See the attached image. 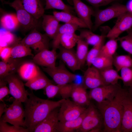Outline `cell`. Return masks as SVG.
I'll use <instances>...</instances> for the list:
<instances>
[{"label":"cell","instance_id":"27","mask_svg":"<svg viewBox=\"0 0 132 132\" xmlns=\"http://www.w3.org/2000/svg\"><path fill=\"white\" fill-rule=\"evenodd\" d=\"M80 28L77 25L68 23L60 25L53 39L52 43L53 49H56L60 47V39L63 34L67 33H75Z\"/></svg>","mask_w":132,"mask_h":132},{"label":"cell","instance_id":"39","mask_svg":"<svg viewBox=\"0 0 132 132\" xmlns=\"http://www.w3.org/2000/svg\"><path fill=\"white\" fill-rule=\"evenodd\" d=\"M127 34L117 39L119 41L121 46L125 51L132 55V29L127 31Z\"/></svg>","mask_w":132,"mask_h":132},{"label":"cell","instance_id":"6","mask_svg":"<svg viewBox=\"0 0 132 132\" xmlns=\"http://www.w3.org/2000/svg\"><path fill=\"white\" fill-rule=\"evenodd\" d=\"M3 3L9 5L15 10L20 24L25 29L33 30L37 27L38 19H35L25 9L21 0H15L12 2L5 1Z\"/></svg>","mask_w":132,"mask_h":132},{"label":"cell","instance_id":"48","mask_svg":"<svg viewBox=\"0 0 132 132\" xmlns=\"http://www.w3.org/2000/svg\"><path fill=\"white\" fill-rule=\"evenodd\" d=\"M6 106L5 104L2 102L0 104V117L2 116L3 114L4 113L5 109Z\"/></svg>","mask_w":132,"mask_h":132},{"label":"cell","instance_id":"3","mask_svg":"<svg viewBox=\"0 0 132 132\" xmlns=\"http://www.w3.org/2000/svg\"><path fill=\"white\" fill-rule=\"evenodd\" d=\"M128 11L126 6L119 3H114L104 9L97 10L93 15L95 19L92 30L95 31L105 22Z\"/></svg>","mask_w":132,"mask_h":132},{"label":"cell","instance_id":"19","mask_svg":"<svg viewBox=\"0 0 132 132\" xmlns=\"http://www.w3.org/2000/svg\"><path fill=\"white\" fill-rule=\"evenodd\" d=\"M86 89L83 85L75 84L70 97L73 101L79 105L88 106L90 104V99Z\"/></svg>","mask_w":132,"mask_h":132},{"label":"cell","instance_id":"51","mask_svg":"<svg viewBox=\"0 0 132 132\" xmlns=\"http://www.w3.org/2000/svg\"><path fill=\"white\" fill-rule=\"evenodd\" d=\"M1 1L3 3L4 1H5L4 0H1Z\"/></svg>","mask_w":132,"mask_h":132},{"label":"cell","instance_id":"46","mask_svg":"<svg viewBox=\"0 0 132 132\" xmlns=\"http://www.w3.org/2000/svg\"><path fill=\"white\" fill-rule=\"evenodd\" d=\"M93 6L96 8L106 6L115 1L123 0H85Z\"/></svg>","mask_w":132,"mask_h":132},{"label":"cell","instance_id":"50","mask_svg":"<svg viewBox=\"0 0 132 132\" xmlns=\"http://www.w3.org/2000/svg\"><path fill=\"white\" fill-rule=\"evenodd\" d=\"M128 91L130 96L132 99V87L129 88Z\"/></svg>","mask_w":132,"mask_h":132},{"label":"cell","instance_id":"43","mask_svg":"<svg viewBox=\"0 0 132 132\" xmlns=\"http://www.w3.org/2000/svg\"><path fill=\"white\" fill-rule=\"evenodd\" d=\"M15 37L10 31H7L0 32V46H8L15 41Z\"/></svg>","mask_w":132,"mask_h":132},{"label":"cell","instance_id":"29","mask_svg":"<svg viewBox=\"0 0 132 132\" xmlns=\"http://www.w3.org/2000/svg\"><path fill=\"white\" fill-rule=\"evenodd\" d=\"M19 65L17 60L11 58L7 62L2 61L0 62V79H3L7 76L13 74L17 70Z\"/></svg>","mask_w":132,"mask_h":132},{"label":"cell","instance_id":"24","mask_svg":"<svg viewBox=\"0 0 132 132\" xmlns=\"http://www.w3.org/2000/svg\"><path fill=\"white\" fill-rule=\"evenodd\" d=\"M40 70L34 63L27 62L20 65L17 71L20 77L27 81L35 77Z\"/></svg>","mask_w":132,"mask_h":132},{"label":"cell","instance_id":"1","mask_svg":"<svg viewBox=\"0 0 132 132\" xmlns=\"http://www.w3.org/2000/svg\"><path fill=\"white\" fill-rule=\"evenodd\" d=\"M128 93V89L121 87L113 97L98 103L103 119V132H121L122 102Z\"/></svg>","mask_w":132,"mask_h":132},{"label":"cell","instance_id":"12","mask_svg":"<svg viewBox=\"0 0 132 132\" xmlns=\"http://www.w3.org/2000/svg\"><path fill=\"white\" fill-rule=\"evenodd\" d=\"M121 87L118 84L99 86L91 89L89 96L99 103L114 96Z\"/></svg>","mask_w":132,"mask_h":132},{"label":"cell","instance_id":"37","mask_svg":"<svg viewBox=\"0 0 132 132\" xmlns=\"http://www.w3.org/2000/svg\"><path fill=\"white\" fill-rule=\"evenodd\" d=\"M33 55L30 48L21 43L12 47L11 57L20 58Z\"/></svg>","mask_w":132,"mask_h":132},{"label":"cell","instance_id":"25","mask_svg":"<svg viewBox=\"0 0 132 132\" xmlns=\"http://www.w3.org/2000/svg\"><path fill=\"white\" fill-rule=\"evenodd\" d=\"M52 83L41 70L35 77L29 80L24 85L32 90L44 89L50 83Z\"/></svg>","mask_w":132,"mask_h":132},{"label":"cell","instance_id":"14","mask_svg":"<svg viewBox=\"0 0 132 132\" xmlns=\"http://www.w3.org/2000/svg\"><path fill=\"white\" fill-rule=\"evenodd\" d=\"M58 110L57 108L52 111L36 127L33 132H58Z\"/></svg>","mask_w":132,"mask_h":132},{"label":"cell","instance_id":"26","mask_svg":"<svg viewBox=\"0 0 132 132\" xmlns=\"http://www.w3.org/2000/svg\"><path fill=\"white\" fill-rule=\"evenodd\" d=\"M87 108L84 112L76 119L64 122L59 121L58 128V132H77L80 127L86 114Z\"/></svg>","mask_w":132,"mask_h":132},{"label":"cell","instance_id":"36","mask_svg":"<svg viewBox=\"0 0 132 132\" xmlns=\"http://www.w3.org/2000/svg\"><path fill=\"white\" fill-rule=\"evenodd\" d=\"M44 9H55L72 13L74 8L65 4L62 0H46Z\"/></svg>","mask_w":132,"mask_h":132},{"label":"cell","instance_id":"38","mask_svg":"<svg viewBox=\"0 0 132 132\" xmlns=\"http://www.w3.org/2000/svg\"><path fill=\"white\" fill-rule=\"evenodd\" d=\"M117 40L111 39L102 46L100 54L107 56L113 57L118 47Z\"/></svg>","mask_w":132,"mask_h":132},{"label":"cell","instance_id":"44","mask_svg":"<svg viewBox=\"0 0 132 132\" xmlns=\"http://www.w3.org/2000/svg\"><path fill=\"white\" fill-rule=\"evenodd\" d=\"M75 85V83H69L60 85V88L59 94L62 99H67L70 97L71 92Z\"/></svg>","mask_w":132,"mask_h":132},{"label":"cell","instance_id":"23","mask_svg":"<svg viewBox=\"0 0 132 132\" xmlns=\"http://www.w3.org/2000/svg\"><path fill=\"white\" fill-rule=\"evenodd\" d=\"M25 9L35 19H38L44 15V8L40 0H21Z\"/></svg>","mask_w":132,"mask_h":132},{"label":"cell","instance_id":"47","mask_svg":"<svg viewBox=\"0 0 132 132\" xmlns=\"http://www.w3.org/2000/svg\"><path fill=\"white\" fill-rule=\"evenodd\" d=\"M10 94L9 88L6 85L0 87V100L3 101V99L6 96Z\"/></svg>","mask_w":132,"mask_h":132},{"label":"cell","instance_id":"11","mask_svg":"<svg viewBox=\"0 0 132 132\" xmlns=\"http://www.w3.org/2000/svg\"><path fill=\"white\" fill-rule=\"evenodd\" d=\"M132 27V13L129 11L121 15L118 18L113 27L106 35L109 39H117L120 35Z\"/></svg>","mask_w":132,"mask_h":132},{"label":"cell","instance_id":"45","mask_svg":"<svg viewBox=\"0 0 132 132\" xmlns=\"http://www.w3.org/2000/svg\"><path fill=\"white\" fill-rule=\"evenodd\" d=\"M12 47L0 46V56L2 61L6 62L11 57Z\"/></svg>","mask_w":132,"mask_h":132},{"label":"cell","instance_id":"21","mask_svg":"<svg viewBox=\"0 0 132 132\" xmlns=\"http://www.w3.org/2000/svg\"><path fill=\"white\" fill-rule=\"evenodd\" d=\"M42 27L46 35L53 39L60 26V22L53 15H44Z\"/></svg>","mask_w":132,"mask_h":132},{"label":"cell","instance_id":"7","mask_svg":"<svg viewBox=\"0 0 132 132\" xmlns=\"http://www.w3.org/2000/svg\"><path fill=\"white\" fill-rule=\"evenodd\" d=\"M58 110V116L59 121L64 122L76 119L80 116L87 108L79 105L68 99L61 104Z\"/></svg>","mask_w":132,"mask_h":132},{"label":"cell","instance_id":"33","mask_svg":"<svg viewBox=\"0 0 132 132\" xmlns=\"http://www.w3.org/2000/svg\"><path fill=\"white\" fill-rule=\"evenodd\" d=\"M113 65L118 72L125 67H132V58L129 55H120L113 57Z\"/></svg>","mask_w":132,"mask_h":132},{"label":"cell","instance_id":"9","mask_svg":"<svg viewBox=\"0 0 132 132\" xmlns=\"http://www.w3.org/2000/svg\"><path fill=\"white\" fill-rule=\"evenodd\" d=\"M21 41V43L33 49L37 53L45 49H48V36L37 31L33 30Z\"/></svg>","mask_w":132,"mask_h":132},{"label":"cell","instance_id":"35","mask_svg":"<svg viewBox=\"0 0 132 132\" xmlns=\"http://www.w3.org/2000/svg\"><path fill=\"white\" fill-rule=\"evenodd\" d=\"M80 39L87 43L89 45H94L100 40L101 36L93 33L89 29H84L80 31L79 35Z\"/></svg>","mask_w":132,"mask_h":132},{"label":"cell","instance_id":"2","mask_svg":"<svg viewBox=\"0 0 132 132\" xmlns=\"http://www.w3.org/2000/svg\"><path fill=\"white\" fill-rule=\"evenodd\" d=\"M29 98L24 102V124L30 132H33L38 125L54 109L60 107L66 99L55 101L40 98L29 93Z\"/></svg>","mask_w":132,"mask_h":132},{"label":"cell","instance_id":"5","mask_svg":"<svg viewBox=\"0 0 132 132\" xmlns=\"http://www.w3.org/2000/svg\"><path fill=\"white\" fill-rule=\"evenodd\" d=\"M102 126L103 127V120L100 112L90 103L87 108V112L81 126L76 132H89L95 129L102 130Z\"/></svg>","mask_w":132,"mask_h":132},{"label":"cell","instance_id":"28","mask_svg":"<svg viewBox=\"0 0 132 132\" xmlns=\"http://www.w3.org/2000/svg\"><path fill=\"white\" fill-rule=\"evenodd\" d=\"M102 80L105 85L118 84L119 80H121L118 72L113 67L99 70Z\"/></svg>","mask_w":132,"mask_h":132},{"label":"cell","instance_id":"30","mask_svg":"<svg viewBox=\"0 0 132 132\" xmlns=\"http://www.w3.org/2000/svg\"><path fill=\"white\" fill-rule=\"evenodd\" d=\"M0 22L3 28L10 32L15 30L20 24L16 14L13 13L3 15L1 18Z\"/></svg>","mask_w":132,"mask_h":132},{"label":"cell","instance_id":"8","mask_svg":"<svg viewBox=\"0 0 132 132\" xmlns=\"http://www.w3.org/2000/svg\"><path fill=\"white\" fill-rule=\"evenodd\" d=\"M43 69L57 85L70 83L76 79L77 77L76 75L69 71L63 64L53 67H43Z\"/></svg>","mask_w":132,"mask_h":132},{"label":"cell","instance_id":"31","mask_svg":"<svg viewBox=\"0 0 132 132\" xmlns=\"http://www.w3.org/2000/svg\"><path fill=\"white\" fill-rule=\"evenodd\" d=\"M92 65L99 70L113 67V57L99 54L93 59Z\"/></svg>","mask_w":132,"mask_h":132},{"label":"cell","instance_id":"40","mask_svg":"<svg viewBox=\"0 0 132 132\" xmlns=\"http://www.w3.org/2000/svg\"><path fill=\"white\" fill-rule=\"evenodd\" d=\"M7 122L0 120V132H29V129L21 126L9 125Z\"/></svg>","mask_w":132,"mask_h":132},{"label":"cell","instance_id":"49","mask_svg":"<svg viewBox=\"0 0 132 132\" xmlns=\"http://www.w3.org/2000/svg\"><path fill=\"white\" fill-rule=\"evenodd\" d=\"M126 6L128 11L132 13V0L129 2L128 5Z\"/></svg>","mask_w":132,"mask_h":132},{"label":"cell","instance_id":"16","mask_svg":"<svg viewBox=\"0 0 132 132\" xmlns=\"http://www.w3.org/2000/svg\"><path fill=\"white\" fill-rule=\"evenodd\" d=\"M121 132H132V99L129 93L122 102Z\"/></svg>","mask_w":132,"mask_h":132},{"label":"cell","instance_id":"22","mask_svg":"<svg viewBox=\"0 0 132 132\" xmlns=\"http://www.w3.org/2000/svg\"><path fill=\"white\" fill-rule=\"evenodd\" d=\"M53 13L54 16L60 22L75 24L79 28H88L86 24L82 20L72 13L64 11H54Z\"/></svg>","mask_w":132,"mask_h":132},{"label":"cell","instance_id":"41","mask_svg":"<svg viewBox=\"0 0 132 132\" xmlns=\"http://www.w3.org/2000/svg\"><path fill=\"white\" fill-rule=\"evenodd\" d=\"M120 71V76L124 86L132 87V67H125Z\"/></svg>","mask_w":132,"mask_h":132},{"label":"cell","instance_id":"15","mask_svg":"<svg viewBox=\"0 0 132 132\" xmlns=\"http://www.w3.org/2000/svg\"><path fill=\"white\" fill-rule=\"evenodd\" d=\"M74 8L79 18L86 24L88 28L92 30L93 26L91 20L92 16L95 11L91 7L87 5L81 0H72Z\"/></svg>","mask_w":132,"mask_h":132},{"label":"cell","instance_id":"10","mask_svg":"<svg viewBox=\"0 0 132 132\" xmlns=\"http://www.w3.org/2000/svg\"><path fill=\"white\" fill-rule=\"evenodd\" d=\"M4 79L8 84L10 94L15 99L24 103L27 100L29 93L19 78L13 74L7 76Z\"/></svg>","mask_w":132,"mask_h":132},{"label":"cell","instance_id":"13","mask_svg":"<svg viewBox=\"0 0 132 132\" xmlns=\"http://www.w3.org/2000/svg\"><path fill=\"white\" fill-rule=\"evenodd\" d=\"M83 81V85L86 89H91L105 85L99 70L93 66L88 67L85 72Z\"/></svg>","mask_w":132,"mask_h":132},{"label":"cell","instance_id":"18","mask_svg":"<svg viewBox=\"0 0 132 132\" xmlns=\"http://www.w3.org/2000/svg\"><path fill=\"white\" fill-rule=\"evenodd\" d=\"M58 56L68 67L73 71L80 70L81 66L72 48L68 49L60 47Z\"/></svg>","mask_w":132,"mask_h":132},{"label":"cell","instance_id":"34","mask_svg":"<svg viewBox=\"0 0 132 132\" xmlns=\"http://www.w3.org/2000/svg\"><path fill=\"white\" fill-rule=\"evenodd\" d=\"M76 54L81 66H83L86 62L88 52L89 45L85 41L80 39L77 43Z\"/></svg>","mask_w":132,"mask_h":132},{"label":"cell","instance_id":"32","mask_svg":"<svg viewBox=\"0 0 132 132\" xmlns=\"http://www.w3.org/2000/svg\"><path fill=\"white\" fill-rule=\"evenodd\" d=\"M79 35L75 33H67L62 35L60 39V44L66 48L72 49L80 39Z\"/></svg>","mask_w":132,"mask_h":132},{"label":"cell","instance_id":"17","mask_svg":"<svg viewBox=\"0 0 132 132\" xmlns=\"http://www.w3.org/2000/svg\"><path fill=\"white\" fill-rule=\"evenodd\" d=\"M56 49L51 50L48 49L43 50L37 53L33 57L34 63L44 67H53L55 66L58 55Z\"/></svg>","mask_w":132,"mask_h":132},{"label":"cell","instance_id":"42","mask_svg":"<svg viewBox=\"0 0 132 132\" xmlns=\"http://www.w3.org/2000/svg\"><path fill=\"white\" fill-rule=\"evenodd\" d=\"M60 88V85H55L50 83L44 88V92L48 98L52 99L59 94Z\"/></svg>","mask_w":132,"mask_h":132},{"label":"cell","instance_id":"20","mask_svg":"<svg viewBox=\"0 0 132 132\" xmlns=\"http://www.w3.org/2000/svg\"><path fill=\"white\" fill-rule=\"evenodd\" d=\"M110 29L108 26L100 27L101 32V37L99 41L88 51L86 60L87 65L88 67L92 66V62L93 59L99 54L101 48L104 44L105 39Z\"/></svg>","mask_w":132,"mask_h":132},{"label":"cell","instance_id":"4","mask_svg":"<svg viewBox=\"0 0 132 132\" xmlns=\"http://www.w3.org/2000/svg\"><path fill=\"white\" fill-rule=\"evenodd\" d=\"M22 102L15 99L11 104L6 107L4 114L0 120L12 125L25 127L24 124L25 111Z\"/></svg>","mask_w":132,"mask_h":132}]
</instances>
